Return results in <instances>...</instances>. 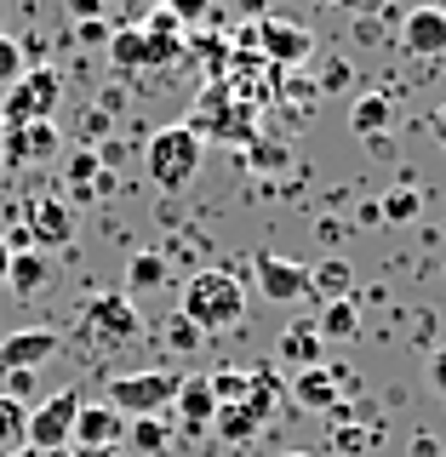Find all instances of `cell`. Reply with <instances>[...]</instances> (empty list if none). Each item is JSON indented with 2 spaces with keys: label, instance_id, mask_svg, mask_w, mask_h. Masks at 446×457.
Here are the masks:
<instances>
[{
  "label": "cell",
  "instance_id": "8fae6325",
  "mask_svg": "<svg viewBox=\"0 0 446 457\" xmlns=\"http://www.w3.org/2000/svg\"><path fill=\"white\" fill-rule=\"evenodd\" d=\"M126 440V418L109 406V400H86L80 418H75V446H92V452H121Z\"/></svg>",
  "mask_w": 446,
  "mask_h": 457
},
{
  "label": "cell",
  "instance_id": "f1b7e54d",
  "mask_svg": "<svg viewBox=\"0 0 446 457\" xmlns=\"http://www.w3.org/2000/svg\"><path fill=\"white\" fill-rule=\"evenodd\" d=\"M212 428H218V435L229 440V446H247V440H252L264 423H257L247 406H218V423H212Z\"/></svg>",
  "mask_w": 446,
  "mask_h": 457
},
{
  "label": "cell",
  "instance_id": "ba28073f",
  "mask_svg": "<svg viewBox=\"0 0 446 457\" xmlns=\"http://www.w3.org/2000/svg\"><path fill=\"white\" fill-rule=\"evenodd\" d=\"M63 349V337L52 326H23V332L0 337V371H46Z\"/></svg>",
  "mask_w": 446,
  "mask_h": 457
},
{
  "label": "cell",
  "instance_id": "6da1fadb",
  "mask_svg": "<svg viewBox=\"0 0 446 457\" xmlns=\"http://www.w3.org/2000/svg\"><path fill=\"white\" fill-rule=\"evenodd\" d=\"M183 320H195L200 332H223V326L247 320V286L229 269H195L183 280Z\"/></svg>",
  "mask_w": 446,
  "mask_h": 457
},
{
  "label": "cell",
  "instance_id": "f6af8a7d",
  "mask_svg": "<svg viewBox=\"0 0 446 457\" xmlns=\"http://www.w3.org/2000/svg\"><path fill=\"white\" fill-rule=\"evenodd\" d=\"M6 269H12V240L0 235V286H6Z\"/></svg>",
  "mask_w": 446,
  "mask_h": 457
},
{
  "label": "cell",
  "instance_id": "7c38bea8",
  "mask_svg": "<svg viewBox=\"0 0 446 457\" xmlns=\"http://www.w3.org/2000/svg\"><path fill=\"white\" fill-rule=\"evenodd\" d=\"M138 29H143V40H149V69H172L178 57H189V29L172 18L166 6H155Z\"/></svg>",
  "mask_w": 446,
  "mask_h": 457
},
{
  "label": "cell",
  "instance_id": "d590c367",
  "mask_svg": "<svg viewBox=\"0 0 446 457\" xmlns=\"http://www.w3.org/2000/svg\"><path fill=\"white\" fill-rule=\"evenodd\" d=\"M161 6H166L183 29H195V23H206V18H212V0H161Z\"/></svg>",
  "mask_w": 446,
  "mask_h": 457
},
{
  "label": "cell",
  "instance_id": "2e32d148",
  "mask_svg": "<svg viewBox=\"0 0 446 457\" xmlns=\"http://www.w3.org/2000/svg\"><path fill=\"white\" fill-rule=\"evenodd\" d=\"M286 395H292L304 411H326V418H332V411L343 406V400H338V371H332V366H309V371H298Z\"/></svg>",
  "mask_w": 446,
  "mask_h": 457
},
{
  "label": "cell",
  "instance_id": "7402d4cb",
  "mask_svg": "<svg viewBox=\"0 0 446 457\" xmlns=\"http://www.w3.org/2000/svg\"><path fill=\"white\" fill-rule=\"evenodd\" d=\"M161 286H166V257L161 252H132L126 257V297L161 292Z\"/></svg>",
  "mask_w": 446,
  "mask_h": 457
},
{
  "label": "cell",
  "instance_id": "4316f807",
  "mask_svg": "<svg viewBox=\"0 0 446 457\" xmlns=\"http://www.w3.org/2000/svg\"><path fill=\"white\" fill-rule=\"evenodd\" d=\"M29 446V406L0 395V457H18Z\"/></svg>",
  "mask_w": 446,
  "mask_h": 457
},
{
  "label": "cell",
  "instance_id": "7bdbcfd3",
  "mask_svg": "<svg viewBox=\"0 0 446 457\" xmlns=\"http://www.w3.org/2000/svg\"><path fill=\"white\" fill-rule=\"evenodd\" d=\"M429 383H435V389H441V395H446V349H441V354H435V366H429Z\"/></svg>",
  "mask_w": 446,
  "mask_h": 457
},
{
  "label": "cell",
  "instance_id": "e575fe53",
  "mask_svg": "<svg viewBox=\"0 0 446 457\" xmlns=\"http://www.w3.org/2000/svg\"><path fill=\"white\" fill-rule=\"evenodd\" d=\"M166 343H172L178 354H195V349H200V326H195V320H183V314H172V326H166Z\"/></svg>",
  "mask_w": 446,
  "mask_h": 457
},
{
  "label": "cell",
  "instance_id": "5bb4252c",
  "mask_svg": "<svg viewBox=\"0 0 446 457\" xmlns=\"http://www.w3.org/2000/svg\"><path fill=\"white\" fill-rule=\"evenodd\" d=\"M400 46L412 57H441L446 52V6H412L400 23Z\"/></svg>",
  "mask_w": 446,
  "mask_h": 457
},
{
  "label": "cell",
  "instance_id": "c3c4849f",
  "mask_svg": "<svg viewBox=\"0 0 446 457\" xmlns=\"http://www.w3.org/2000/svg\"><path fill=\"white\" fill-rule=\"evenodd\" d=\"M286 457H315V452H286Z\"/></svg>",
  "mask_w": 446,
  "mask_h": 457
},
{
  "label": "cell",
  "instance_id": "cb8c5ba5",
  "mask_svg": "<svg viewBox=\"0 0 446 457\" xmlns=\"http://www.w3.org/2000/svg\"><path fill=\"white\" fill-rule=\"evenodd\" d=\"M109 63L121 69V75H138V69H149V40H143V29H114Z\"/></svg>",
  "mask_w": 446,
  "mask_h": 457
},
{
  "label": "cell",
  "instance_id": "681fc988",
  "mask_svg": "<svg viewBox=\"0 0 446 457\" xmlns=\"http://www.w3.org/2000/svg\"><path fill=\"white\" fill-rule=\"evenodd\" d=\"M18 457H40V452H29V446H23V452H18Z\"/></svg>",
  "mask_w": 446,
  "mask_h": 457
},
{
  "label": "cell",
  "instance_id": "277c9868",
  "mask_svg": "<svg viewBox=\"0 0 446 457\" xmlns=\"http://www.w3.org/2000/svg\"><path fill=\"white\" fill-rule=\"evenodd\" d=\"M183 378L172 366H155V371H126V378H109V406L121 418H166V406L178 400Z\"/></svg>",
  "mask_w": 446,
  "mask_h": 457
},
{
  "label": "cell",
  "instance_id": "7dc6e473",
  "mask_svg": "<svg viewBox=\"0 0 446 457\" xmlns=\"http://www.w3.org/2000/svg\"><path fill=\"white\" fill-rule=\"evenodd\" d=\"M338 6H372V0H338Z\"/></svg>",
  "mask_w": 446,
  "mask_h": 457
},
{
  "label": "cell",
  "instance_id": "9a60e30c",
  "mask_svg": "<svg viewBox=\"0 0 446 457\" xmlns=\"http://www.w3.org/2000/svg\"><path fill=\"white\" fill-rule=\"evenodd\" d=\"M178 423H183V435H206L212 423H218V395H212V383L206 378H183V389H178Z\"/></svg>",
  "mask_w": 446,
  "mask_h": 457
},
{
  "label": "cell",
  "instance_id": "5b68a950",
  "mask_svg": "<svg viewBox=\"0 0 446 457\" xmlns=\"http://www.w3.org/2000/svg\"><path fill=\"white\" fill-rule=\"evenodd\" d=\"M86 395L80 389H57L40 406H29V452L40 457H63L75 452V418H80Z\"/></svg>",
  "mask_w": 446,
  "mask_h": 457
},
{
  "label": "cell",
  "instance_id": "836d02e7",
  "mask_svg": "<svg viewBox=\"0 0 446 457\" xmlns=\"http://www.w3.org/2000/svg\"><path fill=\"white\" fill-rule=\"evenodd\" d=\"M23 75H29V69H23V52H18V35H0V86L12 92Z\"/></svg>",
  "mask_w": 446,
  "mask_h": 457
},
{
  "label": "cell",
  "instance_id": "4fadbf2b",
  "mask_svg": "<svg viewBox=\"0 0 446 457\" xmlns=\"http://www.w3.org/2000/svg\"><path fill=\"white\" fill-rule=\"evenodd\" d=\"M57 154V126L52 120H29V126H6V143H0V161L6 166H35Z\"/></svg>",
  "mask_w": 446,
  "mask_h": 457
},
{
  "label": "cell",
  "instance_id": "83f0119b",
  "mask_svg": "<svg viewBox=\"0 0 446 457\" xmlns=\"http://www.w3.org/2000/svg\"><path fill=\"white\" fill-rule=\"evenodd\" d=\"M240 161H247L252 171H286V161H292V149H286L281 137H252L247 149H240Z\"/></svg>",
  "mask_w": 446,
  "mask_h": 457
},
{
  "label": "cell",
  "instance_id": "7a4b0ae2",
  "mask_svg": "<svg viewBox=\"0 0 446 457\" xmlns=\"http://www.w3.org/2000/svg\"><path fill=\"white\" fill-rule=\"evenodd\" d=\"M200 161H206V143H200L183 120L143 137V178H149L155 189H166V195L189 189L200 178Z\"/></svg>",
  "mask_w": 446,
  "mask_h": 457
},
{
  "label": "cell",
  "instance_id": "8d00e7d4",
  "mask_svg": "<svg viewBox=\"0 0 446 457\" xmlns=\"http://www.w3.org/2000/svg\"><path fill=\"white\" fill-rule=\"evenodd\" d=\"M104 137H109V114L104 109H86L80 114V149H97Z\"/></svg>",
  "mask_w": 446,
  "mask_h": 457
},
{
  "label": "cell",
  "instance_id": "ab89813d",
  "mask_svg": "<svg viewBox=\"0 0 446 457\" xmlns=\"http://www.w3.org/2000/svg\"><path fill=\"white\" fill-rule=\"evenodd\" d=\"M69 6V18L75 23H92V18H104V0H63Z\"/></svg>",
  "mask_w": 446,
  "mask_h": 457
},
{
  "label": "cell",
  "instance_id": "3957f363",
  "mask_svg": "<svg viewBox=\"0 0 446 457\" xmlns=\"http://www.w3.org/2000/svg\"><path fill=\"white\" fill-rule=\"evenodd\" d=\"M183 126H189L200 143H235V149H247V143L257 137V109L240 104V97L229 92L223 80H206Z\"/></svg>",
  "mask_w": 446,
  "mask_h": 457
},
{
  "label": "cell",
  "instance_id": "60d3db41",
  "mask_svg": "<svg viewBox=\"0 0 446 457\" xmlns=\"http://www.w3.org/2000/svg\"><path fill=\"white\" fill-rule=\"evenodd\" d=\"M114 189H121V178H114V171H97V183H92V195H86V200H109Z\"/></svg>",
  "mask_w": 446,
  "mask_h": 457
},
{
  "label": "cell",
  "instance_id": "d4e9b609",
  "mask_svg": "<svg viewBox=\"0 0 446 457\" xmlns=\"http://www.w3.org/2000/svg\"><path fill=\"white\" fill-rule=\"evenodd\" d=\"M126 440L138 457H161L172 446V423L166 418H126Z\"/></svg>",
  "mask_w": 446,
  "mask_h": 457
},
{
  "label": "cell",
  "instance_id": "d6a6232c",
  "mask_svg": "<svg viewBox=\"0 0 446 457\" xmlns=\"http://www.w3.org/2000/svg\"><path fill=\"white\" fill-rule=\"evenodd\" d=\"M29 120H40L35 104H29V92H23V80L6 92V104H0V126H29Z\"/></svg>",
  "mask_w": 446,
  "mask_h": 457
},
{
  "label": "cell",
  "instance_id": "ee69618b",
  "mask_svg": "<svg viewBox=\"0 0 446 457\" xmlns=\"http://www.w3.org/2000/svg\"><path fill=\"white\" fill-rule=\"evenodd\" d=\"M429 132H435V143H441V149H446V104L435 109V120H429Z\"/></svg>",
  "mask_w": 446,
  "mask_h": 457
},
{
  "label": "cell",
  "instance_id": "f907efd6",
  "mask_svg": "<svg viewBox=\"0 0 446 457\" xmlns=\"http://www.w3.org/2000/svg\"><path fill=\"white\" fill-rule=\"evenodd\" d=\"M0 143H6V126H0Z\"/></svg>",
  "mask_w": 446,
  "mask_h": 457
},
{
  "label": "cell",
  "instance_id": "ffe728a7",
  "mask_svg": "<svg viewBox=\"0 0 446 457\" xmlns=\"http://www.w3.org/2000/svg\"><path fill=\"white\" fill-rule=\"evenodd\" d=\"M383 126H390V97H383V92H361L355 109H349V132L366 137V143H378Z\"/></svg>",
  "mask_w": 446,
  "mask_h": 457
},
{
  "label": "cell",
  "instance_id": "4dcf8cb0",
  "mask_svg": "<svg viewBox=\"0 0 446 457\" xmlns=\"http://www.w3.org/2000/svg\"><path fill=\"white\" fill-rule=\"evenodd\" d=\"M378 218L412 223V218H418V189H407V183H400V189H390V195H383V206H378Z\"/></svg>",
  "mask_w": 446,
  "mask_h": 457
},
{
  "label": "cell",
  "instance_id": "603a6c76",
  "mask_svg": "<svg viewBox=\"0 0 446 457\" xmlns=\"http://www.w3.org/2000/svg\"><path fill=\"white\" fill-rule=\"evenodd\" d=\"M315 332H321V343H349L355 332H361V309H355L349 297H338V303H326V309H321Z\"/></svg>",
  "mask_w": 446,
  "mask_h": 457
},
{
  "label": "cell",
  "instance_id": "8992f818",
  "mask_svg": "<svg viewBox=\"0 0 446 457\" xmlns=\"http://www.w3.org/2000/svg\"><path fill=\"white\" fill-rule=\"evenodd\" d=\"M240 52H257L269 69H298V63H309L315 57V35L304 23H292V18H257L247 35H240Z\"/></svg>",
  "mask_w": 446,
  "mask_h": 457
},
{
  "label": "cell",
  "instance_id": "484cf974",
  "mask_svg": "<svg viewBox=\"0 0 446 457\" xmlns=\"http://www.w3.org/2000/svg\"><path fill=\"white\" fill-rule=\"evenodd\" d=\"M349 280H355V269L343 263V257H326V263H315V269H309V292H321L326 303L349 297Z\"/></svg>",
  "mask_w": 446,
  "mask_h": 457
},
{
  "label": "cell",
  "instance_id": "1f68e13d",
  "mask_svg": "<svg viewBox=\"0 0 446 457\" xmlns=\"http://www.w3.org/2000/svg\"><path fill=\"white\" fill-rule=\"evenodd\" d=\"M212 395H218V406H247V371H212Z\"/></svg>",
  "mask_w": 446,
  "mask_h": 457
},
{
  "label": "cell",
  "instance_id": "f546056e",
  "mask_svg": "<svg viewBox=\"0 0 446 457\" xmlns=\"http://www.w3.org/2000/svg\"><path fill=\"white\" fill-rule=\"evenodd\" d=\"M97 171H104V161H97L92 149H80V154H69V171H63V183H69V195L86 200L92 195V183H97Z\"/></svg>",
  "mask_w": 446,
  "mask_h": 457
},
{
  "label": "cell",
  "instance_id": "f35d334b",
  "mask_svg": "<svg viewBox=\"0 0 446 457\" xmlns=\"http://www.w3.org/2000/svg\"><path fill=\"white\" fill-rule=\"evenodd\" d=\"M35 378H40V371H6V389H0V395L18 400V406H29V395H35Z\"/></svg>",
  "mask_w": 446,
  "mask_h": 457
},
{
  "label": "cell",
  "instance_id": "b9f144b4",
  "mask_svg": "<svg viewBox=\"0 0 446 457\" xmlns=\"http://www.w3.org/2000/svg\"><path fill=\"white\" fill-rule=\"evenodd\" d=\"M121 104H126V97H121V86H109V92H104V97H97V104H92V109H104V114H109V120H114V114H121Z\"/></svg>",
  "mask_w": 446,
  "mask_h": 457
},
{
  "label": "cell",
  "instance_id": "44dd1931",
  "mask_svg": "<svg viewBox=\"0 0 446 457\" xmlns=\"http://www.w3.org/2000/svg\"><path fill=\"white\" fill-rule=\"evenodd\" d=\"M23 92H29V104H35L40 120H52L57 104H63V75H57L52 63L46 69H29V75H23Z\"/></svg>",
  "mask_w": 446,
  "mask_h": 457
},
{
  "label": "cell",
  "instance_id": "bcb514c9",
  "mask_svg": "<svg viewBox=\"0 0 446 457\" xmlns=\"http://www.w3.org/2000/svg\"><path fill=\"white\" fill-rule=\"evenodd\" d=\"M69 457H121V452H92V446H75Z\"/></svg>",
  "mask_w": 446,
  "mask_h": 457
},
{
  "label": "cell",
  "instance_id": "ac0fdd59",
  "mask_svg": "<svg viewBox=\"0 0 446 457\" xmlns=\"http://www.w3.org/2000/svg\"><path fill=\"white\" fill-rule=\"evenodd\" d=\"M281 400H286V378H281V371L269 366V361H264V366H252V371H247V411H252L257 423H269Z\"/></svg>",
  "mask_w": 446,
  "mask_h": 457
},
{
  "label": "cell",
  "instance_id": "9c48e42d",
  "mask_svg": "<svg viewBox=\"0 0 446 457\" xmlns=\"http://www.w3.org/2000/svg\"><path fill=\"white\" fill-rule=\"evenodd\" d=\"M75 240V206H69L63 195H40L35 206H29V246L35 252H57Z\"/></svg>",
  "mask_w": 446,
  "mask_h": 457
},
{
  "label": "cell",
  "instance_id": "52a82bcc",
  "mask_svg": "<svg viewBox=\"0 0 446 457\" xmlns=\"http://www.w3.org/2000/svg\"><path fill=\"white\" fill-rule=\"evenodd\" d=\"M80 326L92 343H104V349H121V343H138L143 332V314L126 292H97L80 303Z\"/></svg>",
  "mask_w": 446,
  "mask_h": 457
},
{
  "label": "cell",
  "instance_id": "d6986e66",
  "mask_svg": "<svg viewBox=\"0 0 446 457\" xmlns=\"http://www.w3.org/2000/svg\"><path fill=\"white\" fill-rule=\"evenodd\" d=\"M46 280H52V263H46V252H35V246L12 252L6 286H12V292H18V297H35V292H46Z\"/></svg>",
  "mask_w": 446,
  "mask_h": 457
},
{
  "label": "cell",
  "instance_id": "30bf717a",
  "mask_svg": "<svg viewBox=\"0 0 446 457\" xmlns=\"http://www.w3.org/2000/svg\"><path fill=\"white\" fill-rule=\"evenodd\" d=\"M257 286H264L269 303H298V297H309V269L292 263V257H275V252H257Z\"/></svg>",
  "mask_w": 446,
  "mask_h": 457
},
{
  "label": "cell",
  "instance_id": "74e56055",
  "mask_svg": "<svg viewBox=\"0 0 446 457\" xmlns=\"http://www.w3.org/2000/svg\"><path fill=\"white\" fill-rule=\"evenodd\" d=\"M75 40H80V52H86V46H104V52H109L114 29H109L104 18H92V23H75Z\"/></svg>",
  "mask_w": 446,
  "mask_h": 457
},
{
  "label": "cell",
  "instance_id": "e0dca14e",
  "mask_svg": "<svg viewBox=\"0 0 446 457\" xmlns=\"http://www.w3.org/2000/svg\"><path fill=\"white\" fill-rule=\"evenodd\" d=\"M275 354H281V366H298V371H309V366H321L326 343H321V332H315V320H292V326L281 332Z\"/></svg>",
  "mask_w": 446,
  "mask_h": 457
}]
</instances>
